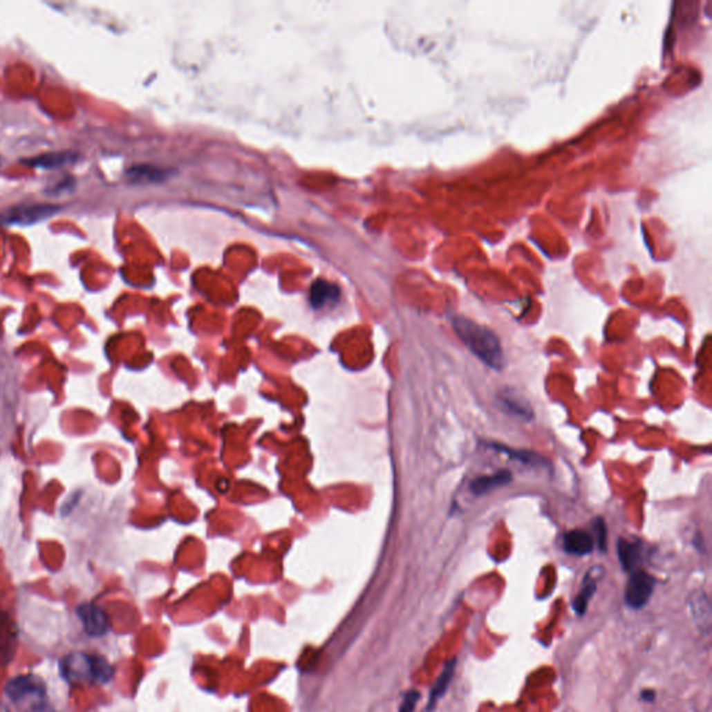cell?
<instances>
[{"instance_id":"obj_9","label":"cell","mask_w":712,"mask_h":712,"mask_svg":"<svg viewBox=\"0 0 712 712\" xmlns=\"http://www.w3.org/2000/svg\"><path fill=\"white\" fill-rule=\"evenodd\" d=\"M511 480H512V474L508 470H503L496 474H491V476H483V478H478L476 480H473L470 489L476 496H483L497 487L507 486Z\"/></svg>"},{"instance_id":"obj_11","label":"cell","mask_w":712,"mask_h":712,"mask_svg":"<svg viewBox=\"0 0 712 712\" xmlns=\"http://www.w3.org/2000/svg\"><path fill=\"white\" fill-rule=\"evenodd\" d=\"M618 556L625 570H633L641 556V544L639 541H628L621 538L618 543Z\"/></svg>"},{"instance_id":"obj_6","label":"cell","mask_w":712,"mask_h":712,"mask_svg":"<svg viewBox=\"0 0 712 712\" xmlns=\"http://www.w3.org/2000/svg\"><path fill=\"white\" fill-rule=\"evenodd\" d=\"M44 690V684L34 676H19L10 680L6 687V693L13 701L23 700L28 695H42Z\"/></svg>"},{"instance_id":"obj_8","label":"cell","mask_w":712,"mask_h":712,"mask_svg":"<svg viewBox=\"0 0 712 712\" xmlns=\"http://www.w3.org/2000/svg\"><path fill=\"white\" fill-rule=\"evenodd\" d=\"M592 547H594V540L584 530H572L563 537V548L568 554L583 556L590 554Z\"/></svg>"},{"instance_id":"obj_2","label":"cell","mask_w":712,"mask_h":712,"mask_svg":"<svg viewBox=\"0 0 712 712\" xmlns=\"http://www.w3.org/2000/svg\"><path fill=\"white\" fill-rule=\"evenodd\" d=\"M63 671L68 680H93L106 683L113 677L111 665L97 655H70L64 661Z\"/></svg>"},{"instance_id":"obj_3","label":"cell","mask_w":712,"mask_h":712,"mask_svg":"<svg viewBox=\"0 0 712 712\" xmlns=\"http://www.w3.org/2000/svg\"><path fill=\"white\" fill-rule=\"evenodd\" d=\"M655 587V580L653 576H650L646 572H636L632 574V577L628 581L626 591H625V601L632 608H641L644 607Z\"/></svg>"},{"instance_id":"obj_1","label":"cell","mask_w":712,"mask_h":712,"mask_svg":"<svg viewBox=\"0 0 712 712\" xmlns=\"http://www.w3.org/2000/svg\"><path fill=\"white\" fill-rule=\"evenodd\" d=\"M452 324L460 341L480 361L496 371H501L504 368L505 358L500 338L490 328L462 316L453 317Z\"/></svg>"},{"instance_id":"obj_10","label":"cell","mask_w":712,"mask_h":712,"mask_svg":"<svg viewBox=\"0 0 712 712\" xmlns=\"http://www.w3.org/2000/svg\"><path fill=\"white\" fill-rule=\"evenodd\" d=\"M690 608H691V614H693V618L694 621L701 626V629H706L709 630V624H711V607H709V601L706 599V596L704 594L702 591H698V592H694V594L690 597V603H688Z\"/></svg>"},{"instance_id":"obj_15","label":"cell","mask_w":712,"mask_h":712,"mask_svg":"<svg viewBox=\"0 0 712 712\" xmlns=\"http://www.w3.org/2000/svg\"><path fill=\"white\" fill-rule=\"evenodd\" d=\"M596 588H597V585H596L594 579L588 576L583 584L581 591L579 592V596L574 599V603H573V608H574L576 614L583 615L585 612L588 601L592 597V594L596 592Z\"/></svg>"},{"instance_id":"obj_7","label":"cell","mask_w":712,"mask_h":712,"mask_svg":"<svg viewBox=\"0 0 712 712\" xmlns=\"http://www.w3.org/2000/svg\"><path fill=\"white\" fill-rule=\"evenodd\" d=\"M339 298V288L326 280H316L310 288L309 299L313 308L320 309L330 303L337 302Z\"/></svg>"},{"instance_id":"obj_17","label":"cell","mask_w":712,"mask_h":712,"mask_svg":"<svg viewBox=\"0 0 712 712\" xmlns=\"http://www.w3.org/2000/svg\"><path fill=\"white\" fill-rule=\"evenodd\" d=\"M419 697H420V694H419L418 691L411 690V691L405 695L404 702H402V705H401V708H400V712H413V709H415V706H416V702H418V700H419Z\"/></svg>"},{"instance_id":"obj_4","label":"cell","mask_w":712,"mask_h":712,"mask_svg":"<svg viewBox=\"0 0 712 712\" xmlns=\"http://www.w3.org/2000/svg\"><path fill=\"white\" fill-rule=\"evenodd\" d=\"M59 207L55 205H20L5 214V221L9 224H31L53 216Z\"/></svg>"},{"instance_id":"obj_16","label":"cell","mask_w":712,"mask_h":712,"mask_svg":"<svg viewBox=\"0 0 712 712\" xmlns=\"http://www.w3.org/2000/svg\"><path fill=\"white\" fill-rule=\"evenodd\" d=\"M503 452H507L509 453L511 456L516 458V459H521L523 463H541L538 460H543L540 456H537L536 453H530L527 451H519V452H515V451H511V449H505Z\"/></svg>"},{"instance_id":"obj_18","label":"cell","mask_w":712,"mask_h":712,"mask_svg":"<svg viewBox=\"0 0 712 712\" xmlns=\"http://www.w3.org/2000/svg\"><path fill=\"white\" fill-rule=\"evenodd\" d=\"M594 530L597 533V538H599V544H600V548H606V540H607V529H606V523H604V519L599 518L596 522H594Z\"/></svg>"},{"instance_id":"obj_5","label":"cell","mask_w":712,"mask_h":712,"mask_svg":"<svg viewBox=\"0 0 712 712\" xmlns=\"http://www.w3.org/2000/svg\"><path fill=\"white\" fill-rule=\"evenodd\" d=\"M77 615L82 621L85 632L92 637L103 636L109 630V621L106 614L93 604L79 606Z\"/></svg>"},{"instance_id":"obj_12","label":"cell","mask_w":712,"mask_h":712,"mask_svg":"<svg viewBox=\"0 0 712 712\" xmlns=\"http://www.w3.org/2000/svg\"><path fill=\"white\" fill-rule=\"evenodd\" d=\"M77 159V153L74 152H70V151H64V152H55V153H46V155H42L37 159H32L27 163L32 165V166H37V167H42V169H56V167H60L63 165H67V163H71Z\"/></svg>"},{"instance_id":"obj_13","label":"cell","mask_w":712,"mask_h":712,"mask_svg":"<svg viewBox=\"0 0 712 712\" xmlns=\"http://www.w3.org/2000/svg\"><path fill=\"white\" fill-rule=\"evenodd\" d=\"M455 664H456V661H455V659L449 661V662L445 665V668H444L442 673L440 675V677L437 679L435 684L433 686V690H431V694H430V700H429V709H431V708H433V705L437 702V700H438L441 695H444V693L447 691V688H448V686H449V683H451V679H452V676H453Z\"/></svg>"},{"instance_id":"obj_14","label":"cell","mask_w":712,"mask_h":712,"mask_svg":"<svg viewBox=\"0 0 712 712\" xmlns=\"http://www.w3.org/2000/svg\"><path fill=\"white\" fill-rule=\"evenodd\" d=\"M500 405L503 409H505L509 415L521 416L523 419H530L533 416V412L527 404H525L522 400H518L516 395L511 394H503L500 397Z\"/></svg>"}]
</instances>
